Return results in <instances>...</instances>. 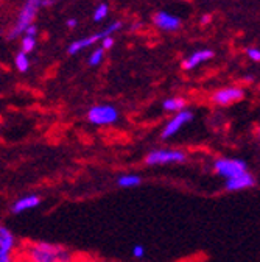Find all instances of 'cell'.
Masks as SVG:
<instances>
[{
  "instance_id": "8992f818",
  "label": "cell",
  "mask_w": 260,
  "mask_h": 262,
  "mask_svg": "<svg viewBox=\"0 0 260 262\" xmlns=\"http://www.w3.org/2000/svg\"><path fill=\"white\" fill-rule=\"evenodd\" d=\"M245 98V89L240 86H227L215 91L210 97V100L217 106H229L237 102H242Z\"/></svg>"
},
{
  "instance_id": "6da1fadb",
  "label": "cell",
  "mask_w": 260,
  "mask_h": 262,
  "mask_svg": "<svg viewBox=\"0 0 260 262\" xmlns=\"http://www.w3.org/2000/svg\"><path fill=\"white\" fill-rule=\"evenodd\" d=\"M27 262H75L77 256L67 247L52 242H31L23 251Z\"/></svg>"
},
{
  "instance_id": "ba28073f",
  "label": "cell",
  "mask_w": 260,
  "mask_h": 262,
  "mask_svg": "<svg viewBox=\"0 0 260 262\" xmlns=\"http://www.w3.org/2000/svg\"><path fill=\"white\" fill-rule=\"evenodd\" d=\"M120 27H122V22H114V24H111L109 27H106L103 31H99V33H95V35H92V36H89V38H83V39H78V41L72 42V44L69 46V53H70V55H75L77 52H80V50H83V49H86V47L95 44L97 41L105 39V38H108V36H112V33L117 31Z\"/></svg>"
},
{
  "instance_id": "484cf974",
  "label": "cell",
  "mask_w": 260,
  "mask_h": 262,
  "mask_svg": "<svg viewBox=\"0 0 260 262\" xmlns=\"http://www.w3.org/2000/svg\"><path fill=\"white\" fill-rule=\"evenodd\" d=\"M212 22V14H204V16H201V19H200V24L201 25H209Z\"/></svg>"
},
{
  "instance_id": "603a6c76",
  "label": "cell",
  "mask_w": 260,
  "mask_h": 262,
  "mask_svg": "<svg viewBox=\"0 0 260 262\" xmlns=\"http://www.w3.org/2000/svg\"><path fill=\"white\" fill-rule=\"evenodd\" d=\"M112 46H114V38H112V36H108V38L102 39V49H103V50H108V49H111Z\"/></svg>"
},
{
  "instance_id": "7c38bea8",
  "label": "cell",
  "mask_w": 260,
  "mask_h": 262,
  "mask_svg": "<svg viewBox=\"0 0 260 262\" xmlns=\"http://www.w3.org/2000/svg\"><path fill=\"white\" fill-rule=\"evenodd\" d=\"M255 184L254 177L249 172H245L232 180H226V189L231 190V192H237V190H245L249 189Z\"/></svg>"
},
{
  "instance_id": "cb8c5ba5",
  "label": "cell",
  "mask_w": 260,
  "mask_h": 262,
  "mask_svg": "<svg viewBox=\"0 0 260 262\" xmlns=\"http://www.w3.org/2000/svg\"><path fill=\"white\" fill-rule=\"evenodd\" d=\"M36 31H38V28H36V25H33L31 24L27 30H25V36H33L35 38V35H36Z\"/></svg>"
},
{
  "instance_id": "277c9868",
  "label": "cell",
  "mask_w": 260,
  "mask_h": 262,
  "mask_svg": "<svg viewBox=\"0 0 260 262\" xmlns=\"http://www.w3.org/2000/svg\"><path fill=\"white\" fill-rule=\"evenodd\" d=\"M87 120L95 126L114 125L119 120V111L112 105H97L87 111Z\"/></svg>"
},
{
  "instance_id": "52a82bcc",
  "label": "cell",
  "mask_w": 260,
  "mask_h": 262,
  "mask_svg": "<svg viewBox=\"0 0 260 262\" xmlns=\"http://www.w3.org/2000/svg\"><path fill=\"white\" fill-rule=\"evenodd\" d=\"M192 119H193V113L188 110H182L179 113H175V116L164 125V129H162V133H160V139L167 141V139L173 138L187 123L192 122Z\"/></svg>"
},
{
  "instance_id": "5bb4252c",
  "label": "cell",
  "mask_w": 260,
  "mask_h": 262,
  "mask_svg": "<svg viewBox=\"0 0 260 262\" xmlns=\"http://www.w3.org/2000/svg\"><path fill=\"white\" fill-rule=\"evenodd\" d=\"M185 106H187V100L182 97H169L162 102V108L169 113H179L185 110Z\"/></svg>"
},
{
  "instance_id": "d4e9b609",
  "label": "cell",
  "mask_w": 260,
  "mask_h": 262,
  "mask_svg": "<svg viewBox=\"0 0 260 262\" xmlns=\"http://www.w3.org/2000/svg\"><path fill=\"white\" fill-rule=\"evenodd\" d=\"M75 262H103V260H100V259H97V257H90V256H84V257H77V260Z\"/></svg>"
},
{
  "instance_id": "d6986e66",
  "label": "cell",
  "mask_w": 260,
  "mask_h": 262,
  "mask_svg": "<svg viewBox=\"0 0 260 262\" xmlns=\"http://www.w3.org/2000/svg\"><path fill=\"white\" fill-rule=\"evenodd\" d=\"M35 46H36V39L33 36H25L22 39V52L27 55L35 49Z\"/></svg>"
},
{
  "instance_id": "4316f807",
  "label": "cell",
  "mask_w": 260,
  "mask_h": 262,
  "mask_svg": "<svg viewBox=\"0 0 260 262\" xmlns=\"http://www.w3.org/2000/svg\"><path fill=\"white\" fill-rule=\"evenodd\" d=\"M77 24H78V20H77V19H74V17H72V19H69V20H67V25H69V27H70V28H74V27H75V25H77Z\"/></svg>"
},
{
  "instance_id": "f1b7e54d",
  "label": "cell",
  "mask_w": 260,
  "mask_h": 262,
  "mask_svg": "<svg viewBox=\"0 0 260 262\" xmlns=\"http://www.w3.org/2000/svg\"><path fill=\"white\" fill-rule=\"evenodd\" d=\"M258 141H260V128H258Z\"/></svg>"
},
{
  "instance_id": "83f0119b",
  "label": "cell",
  "mask_w": 260,
  "mask_h": 262,
  "mask_svg": "<svg viewBox=\"0 0 260 262\" xmlns=\"http://www.w3.org/2000/svg\"><path fill=\"white\" fill-rule=\"evenodd\" d=\"M53 4V0H41V5L42 7H49V5H52Z\"/></svg>"
},
{
  "instance_id": "9c48e42d",
  "label": "cell",
  "mask_w": 260,
  "mask_h": 262,
  "mask_svg": "<svg viewBox=\"0 0 260 262\" xmlns=\"http://www.w3.org/2000/svg\"><path fill=\"white\" fill-rule=\"evenodd\" d=\"M42 199L38 193H27L19 196L17 200H14V203L11 205V214L14 215H20L23 212H28L31 209H35L41 205Z\"/></svg>"
},
{
  "instance_id": "30bf717a",
  "label": "cell",
  "mask_w": 260,
  "mask_h": 262,
  "mask_svg": "<svg viewBox=\"0 0 260 262\" xmlns=\"http://www.w3.org/2000/svg\"><path fill=\"white\" fill-rule=\"evenodd\" d=\"M215 56L214 50L210 49H201V50H197L190 53L184 61H182V69L184 71H193L197 69L198 66H201L203 62H207L209 59H212Z\"/></svg>"
},
{
  "instance_id": "5b68a950",
  "label": "cell",
  "mask_w": 260,
  "mask_h": 262,
  "mask_svg": "<svg viewBox=\"0 0 260 262\" xmlns=\"http://www.w3.org/2000/svg\"><path fill=\"white\" fill-rule=\"evenodd\" d=\"M39 7H41V0H27L20 14H19L17 24L14 25L13 31L10 33V38H16V36L22 35V33H25V30L33 24V19L36 17V11Z\"/></svg>"
},
{
  "instance_id": "ffe728a7",
  "label": "cell",
  "mask_w": 260,
  "mask_h": 262,
  "mask_svg": "<svg viewBox=\"0 0 260 262\" xmlns=\"http://www.w3.org/2000/svg\"><path fill=\"white\" fill-rule=\"evenodd\" d=\"M245 53H246L248 59H251L254 62H260V49L258 47L249 46V47L245 49Z\"/></svg>"
},
{
  "instance_id": "3957f363",
  "label": "cell",
  "mask_w": 260,
  "mask_h": 262,
  "mask_svg": "<svg viewBox=\"0 0 260 262\" xmlns=\"http://www.w3.org/2000/svg\"><path fill=\"white\" fill-rule=\"evenodd\" d=\"M214 170L217 172L218 177H221L224 180H232V178L248 172L246 162L243 159H237V158H218V159H215Z\"/></svg>"
},
{
  "instance_id": "4fadbf2b",
  "label": "cell",
  "mask_w": 260,
  "mask_h": 262,
  "mask_svg": "<svg viewBox=\"0 0 260 262\" xmlns=\"http://www.w3.org/2000/svg\"><path fill=\"white\" fill-rule=\"evenodd\" d=\"M16 247H17V237L14 236V233L8 226L0 225V251L14 254Z\"/></svg>"
},
{
  "instance_id": "44dd1931",
  "label": "cell",
  "mask_w": 260,
  "mask_h": 262,
  "mask_svg": "<svg viewBox=\"0 0 260 262\" xmlns=\"http://www.w3.org/2000/svg\"><path fill=\"white\" fill-rule=\"evenodd\" d=\"M133 256L136 259H142L145 256V247L144 245H134L133 247Z\"/></svg>"
},
{
  "instance_id": "9a60e30c",
  "label": "cell",
  "mask_w": 260,
  "mask_h": 262,
  "mask_svg": "<svg viewBox=\"0 0 260 262\" xmlns=\"http://www.w3.org/2000/svg\"><path fill=\"white\" fill-rule=\"evenodd\" d=\"M142 184V178L137 173H123L117 178V186L122 189H133Z\"/></svg>"
},
{
  "instance_id": "7a4b0ae2",
  "label": "cell",
  "mask_w": 260,
  "mask_h": 262,
  "mask_svg": "<svg viewBox=\"0 0 260 262\" xmlns=\"http://www.w3.org/2000/svg\"><path fill=\"white\" fill-rule=\"evenodd\" d=\"M187 155L179 148H156L145 156L147 166H170V164L185 162Z\"/></svg>"
},
{
  "instance_id": "7402d4cb",
  "label": "cell",
  "mask_w": 260,
  "mask_h": 262,
  "mask_svg": "<svg viewBox=\"0 0 260 262\" xmlns=\"http://www.w3.org/2000/svg\"><path fill=\"white\" fill-rule=\"evenodd\" d=\"M0 262H14V256H13V253L0 251Z\"/></svg>"
},
{
  "instance_id": "2e32d148",
  "label": "cell",
  "mask_w": 260,
  "mask_h": 262,
  "mask_svg": "<svg viewBox=\"0 0 260 262\" xmlns=\"http://www.w3.org/2000/svg\"><path fill=\"white\" fill-rule=\"evenodd\" d=\"M14 64H16V68L19 72H27L30 69V59L27 56V53L23 52H19L14 58Z\"/></svg>"
},
{
  "instance_id": "e0dca14e",
  "label": "cell",
  "mask_w": 260,
  "mask_h": 262,
  "mask_svg": "<svg viewBox=\"0 0 260 262\" xmlns=\"http://www.w3.org/2000/svg\"><path fill=\"white\" fill-rule=\"evenodd\" d=\"M108 11H109V8H108L106 4L99 5V7H97V10H95V13H93V20L95 22H102L108 16Z\"/></svg>"
},
{
  "instance_id": "ac0fdd59",
  "label": "cell",
  "mask_w": 260,
  "mask_h": 262,
  "mask_svg": "<svg viewBox=\"0 0 260 262\" xmlns=\"http://www.w3.org/2000/svg\"><path fill=\"white\" fill-rule=\"evenodd\" d=\"M103 53H105V50L102 47L93 50L90 53V56H89V66H99L102 62V59H103Z\"/></svg>"
},
{
  "instance_id": "8fae6325",
  "label": "cell",
  "mask_w": 260,
  "mask_h": 262,
  "mask_svg": "<svg viewBox=\"0 0 260 262\" xmlns=\"http://www.w3.org/2000/svg\"><path fill=\"white\" fill-rule=\"evenodd\" d=\"M154 25L164 31H176L181 27V19L178 16H173L167 11H159L153 17Z\"/></svg>"
}]
</instances>
